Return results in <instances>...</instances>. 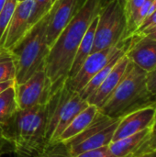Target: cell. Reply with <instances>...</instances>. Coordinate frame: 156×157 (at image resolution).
<instances>
[{"label":"cell","instance_id":"cell-3","mask_svg":"<svg viewBox=\"0 0 156 157\" xmlns=\"http://www.w3.org/2000/svg\"><path fill=\"white\" fill-rule=\"evenodd\" d=\"M147 72L131 61L120 84L99 109L110 118H121L137 109L156 105L146 85Z\"/></svg>","mask_w":156,"mask_h":157},{"label":"cell","instance_id":"cell-27","mask_svg":"<svg viewBox=\"0 0 156 157\" xmlns=\"http://www.w3.org/2000/svg\"><path fill=\"white\" fill-rule=\"evenodd\" d=\"M156 149V132L152 134L143 144L142 146L134 153V155L131 157H136L140 155H143L144 153L150 152L152 150H155Z\"/></svg>","mask_w":156,"mask_h":157},{"label":"cell","instance_id":"cell-11","mask_svg":"<svg viewBox=\"0 0 156 157\" xmlns=\"http://www.w3.org/2000/svg\"><path fill=\"white\" fill-rule=\"evenodd\" d=\"M34 9V0L17 2L8 26L0 40V48L10 49L31 28L30 18Z\"/></svg>","mask_w":156,"mask_h":157},{"label":"cell","instance_id":"cell-29","mask_svg":"<svg viewBox=\"0 0 156 157\" xmlns=\"http://www.w3.org/2000/svg\"><path fill=\"white\" fill-rule=\"evenodd\" d=\"M146 85L149 93L156 101V68L153 71L147 73Z\"/></svg>","mask_w":156,"mask_h":157},{"label":"cell","instance_id":"cell-10","mask_svg":"<svg viewBox=\"0 0 156 157\" xmlns=\"http://www.w3.org/2000/svg\"><path fill=\"white\" fill-rule=\"evenodd\" d=\"M86 0H56L50 9L46 30L47 43L51 49L60 33L74 17Z\"/></svg>","mask_w":156,"mask_h":157},{"label":"cell","instance_id":"cell-31","mask_svg":"<svg viewBox=\"0 0 156 157\" xmlns=\"http://www.w3.org/2000/svg\"><path fill=\"white\" fill-rule=\"evenodd\" d=\"M136 157H156V149L155 150H152L150 152H147V153H144V154L140 155Z\"/></svg>","mask_w":156,"mask_h":157},{"label":"cell","instance_id":"cell-7","mask_svg":"<svg viewBox=\"0 0 156 157\" xmlns=\"http://www.w3.org/2000/svg\"><path fill=\"white\" fill-rule=\"evenodd\" d=\"M120 120V118H110L98 111L85 131L65 144L70 154L76 157L82 153L108 146L112 142Z\"/></svg>","mask_w":156,"mask_h":157},{"label":"cell","instance_id":"cell-39","mask_svg":"<svg viewBox=\"0 0 156 157\" xmlns=\"http://www.w3.org/2000/svg\"><path fill=\"white\" fill-rule=\"evenodd\" d=\"M17 157H19V156H17Z\"/></svg>","mask_w":156,"mask_h":157},{"label":"cell","instance_id":"cell-18","mask_svg":"<svg viewBox=\"0 0 156 157\" xmlns=\"http://www.w3.org/2000/svg\"><path fill=\"white\" fill-rule=\"evenodd\" d=\"M14 86L0 94V129H6L18 110Z\"/></svg>","mask_w":156,"mask_h":157},{"label":"cell","instance_id":"cell-33","mask_svg":"<svg viewBox=\"0 0 156 157\" xmlns=\"http://www.w3.org/2000/svg\"><path fill=\"white\" fill-rule=\"evenodd\" d=\"M6 2V0H0V12H1L2 8L4 7V6H5Z\"/></svg>","mask_w":156,"mask_h":157},{"label":"cell","instance_id":"cell-32","mask_svg":"<svg viewBox=\"0 0 156 157\" xmlns=\"http://www.w3.org/2000/svg\"><path fill=\"white\" fill-rule=\"evenodd\" d=\"M151 132H152V134L155 133L156 132V115H155V119H154V121L153 123V126L151 127Z\"/></svg>","mask_w":156,"mask_h":157},{"label":"cell","instance_id":"cell-16","mask_svg":"<svg viewBox=\"0 0 156 157\" xmlns=\"http://www.w3.org/2000/svg\"><path fill=\"white\" fill-rule=\"evenodd\" d=\"M152 135L151 128L122 138L108 144V149L116 157H131L142 144Z\"/></svg>","mask_w":156,"mask_h":157},{"label":"cell","instance_id":"cell-9","mask_svg":"<svg viewBox=\"0 0 156 157\" xmlns=\"http://www.w3.org/2000/svg\"><path fill=\"white\" fill-rule=\"evenodd\" d=\"M18 109L45 105L52 96V85L44 69L38 71L22 84L14 86Z\"/></svg>","mask_w":156,"mask_h":157},{"label":"cell","instance_id":"cell-36","mask_svg":"<svg viewBox=\"0 0 156 157\" xmlns=\"http://www.w3.org/2000/svg\"><path fill=\"white\" fill-rule=\"evenodd\" d=\"M107 1H108V0H101V3H104V2H107ZM121 1H125V0H121Z\"/></svg>","mask_w":156,"mask_h":157},{"label":"cell","instance_id":"cell-26","mask_svg":"<svg viewBox=\"0 0 156 157\" xmlns=\"http://www.w3.org/2000/svg\"><path fill=\"white\" fill-rule=\"evenodd\" d=\"M13 153V145L6 129H0V157Z\"/></svg>","mask_w":156,"mask_h":157},{"label":"cell","instance_id":"cell-37","mask_svg":"<svg viewBox=\"0 0 156 157\" xmlns=\"http://www.w3.org/2000/svg\"><path fill=\"white\" fill-rule=\"evenodd\" d=\"M18 2H21V1H25V0H17Z\"/></svg>","mask_w":156,"mask_h":157},{"label":"cell","instance_id":"cell-6","mask_svg":"<svg viewBox=\"0 0 156 157\" xmlns=\"http://www.w3.org/2000/svg\"><path fill=\"white\" fill-rule=\"evenodd\" d=\"M95 32L92 52L111 47L127 37V21L124 2L108 0L101 3Z\"/></svg>","mask_w":156,"mask_h":157},{"label":"cell","instance_id":"cell-22","mask_svg":"<svg viewBox=\"0 0 156 157\" xmlns=\"http://www.w3.org/2000/svg\"><path fill=\"white\" fill-rule=\"evenodd\" d=\"M52 0H34V9L30 18L31 27L44 17L51 8Z\"/></svg>","mask_w":156,"mask_h":157},{"label":"cell","instance_id":"cell-19","mask_svg":"<svg viewBox=\"0 0 156 157\" xmlns=\"http://www.w3.org/2000/svg\"><path fill=\"white\" fill-rule=\"evenodd\" d=\"M128 49L127 50H124L122 51L121 52H120L116 57H114L105 67H103L96 75H94L91 80L83 87L82 90H80L78 93L79 95L81 96L82 98H84L85 100H86L98 87L99 86L102 84V82L105 80V78L108 76V75L110 73V71L113 69V67L115 66V64L117 63V62L127 52Z\"/></svg>","mask_w":156,"mask_h":157},{"label":"cell","instance_id":"cell-20","mask_svg":"<svg viewBox=\"0 0 156 157\" xmlns=\"http://www.w3.org/2000/svg\"><path fill=\"white\" fill-rule=\"evenodd\" d=\"M16 59L10 50L0 48V83L15 80Z\"/></svg>","mask_w":156,"mask_h":157},{"label":"cell","instance_id":"cell-21","mask_svg":"<svg viewBox=\"0 0 156 157\" xmlns=\"http://www.w3.org/2000/svg\"><path fill=\"white\" fill-rule=\"evenodd\" d=\"M17 2V0H6L4 7L0 12V40L8 26Z\"/></svg>","mask_w":156,"mask_h":157},{"label":"cell","instance_id":"cell-5","mask_svg":"<svg viewBox=\"0 0 156 157\" xmlns=\"http://www.w3.org/2000/svg\"><path fill=\"white\" fill-rule=\"evenodd\" d=\"M89 104L78 92L72 90L66 81L55 91L48 102L46 139L48 144H54L74 117Z\"/></svg>","mask_w":156,"mask_h":157},{"label":"cell","instance_id":"cell-30","mask_svg":"<svg viewBox=\"0 0 156 157\" xmlns=\"http://www.w3.org/2000/svg\"><path fill=\"white\" fill-rule=\"evenodd\" d=\"M15 85V80H9V81H6L3 83H0V94L5 91L6 89H7L10 86H13Z\"/></svg>","mask_w":156,"mask_h":157},{"label":"cell","instance_id":"cell-1","mask_svg":"<svg viewBox=\"0 0 156 157\" xmlns=\"http://www.w3.org/2000/svg\"><path fill=\"white\" fill-rule=\"evenodd\" d=\"M101 0H86L51 47L44 70L52 85V93L67 80L79 44L91 22L98 15Z\"/></svg>","mask_w":156,"mask_h":157},{"label":"cell","instance_id":"cell-35","mask_svg":"<svg viewBox=\"0 0 156 157\" xmlns=\"http://www.w3.org/2000/svg\"><path fill=\"white\" fill-rule=\"evenodd\" d=\"M153 32H156V27L155 28H154V29L150 31V33H153ZM150 33H149V34H150Z\"/></svg>","mask_w":156,"mask_h":157},{"label":"cell","instance_id":"cell-14","mask_svg":"<svg viewBox=\"0 0 156 157\" xmlns=\"http://www.w3.org/2000/svg\"><path fill=\"white\" fill-rule=\"evenodd\" d=\"M130 60L125 53L117 62L113 69L105 78V80L102 82L99 87L86 99L87 103L97 107L99 109L120 84V80L122 79L126 72Z\"/></svg>","mask_w":156,"mask_h":157},{"label":"cell","instance_id":"cell-38","mask_svg":"<svg viewBox=\"0 0 156 157\" xmlns=\"http://www.w3.org/2000/svg\"><path fill=\"white\" fill-rule=\"evenodd\" d=\"M54 1H56V0H52V4L54 3Z\"/></svg>","mask_w":156,"mask_h":157},{"label":"cell","instance_id":"cell-13","mask_svg":"<svg viewBox=\"0 0 156 157\" xmlns=\"http://www.w3.org/2000/svg\"><path fill=\"white\" fill-rule=\"evenodd\" d=\"M129 60L149 73L156 68V40L147 35L133 34V40L127 52Z\"/></svg>","mask_w":156,"mask_h":157},{"label":"cell","instance_id":"cell-34","mask_svg":"<svg viewBox=\"0 0 156 157\" xmlns=\"http://www.w3.org/2000/svg\"><path fill=\"white\" fill-rule=\"evenodd\" d=\"M147 36H149V37H151V38H153V39H155V40H156V32H153V33H150V34H148Z\"/></svg>","mask_w":156,"mask_h":157},{"label":"cell","instance_id":"cell-15","mask_svg":"<svg viewBox=\"0 0 156 157\" xmlns=\"http://www.w3.org/2000/svg\"><path fill=\"white\" fill-rule=\"evenodd\" d=\"M99 109L97 107L89 104L85 109H83L79 114L74 117V119L64 129V131L62 132V134L55 143L66 144L78 134H80L92 123Z\"/></svg>","mask_w":156,"mask_h":157},{"label":"cell","instance_id":"cell-8","mask_svg":"<svg viewBox=\"0 0 156 157\" xmlns=\"http://www.w3.org/2000/svg\"><path fill=\"white\" fill-rule=\"evenodd\" d=\"M132 40L133 35L122 40L114 46L90 53L79 72L73 78L66 80L68 86L75 92L82 90L83 87L91 80V78L103 67H105L114 57H116L122 51L129 49Z\"/></svg>","mask_w":156,"mask_h":157},{"label":"cell","instance_id":"cell-25","mask_svg":"<svg viewBox=\"0 0 156 157\" xmlns=\"http://www.w3.org/2000/svg\"><path fill=\"white\" fill-rule=\"evenodd\" d=\"M156 27V9L142 23L134 32L136 35H148L150 31Z\"/></svg>","mask_w":156,"mask_h":157},{"label":"cell","instance_id":"cell-23","mask_svg":"<svg viewBox=\"0 0 156 157\" xmlns=\"http://www.w3.org/2000/svg\"><path fill=\"white\" fill-rule=\"evenodd\" d=\"M39 157H74L69 152L67 145L63 143L48 144L45 151Z\"/></svg>","mask_w":156,"mask_h":157},{"label":"cell","instance_id":"cell-2","mask_svg":"<svg viewBox=\"0 0 156 157\" xmlns=\"http://www.w3.org/2000/svg\"><path fill=\"white\" fill-rule=\"evenodd\" d=\"M47 117L48 103L17 111L6 128L17 156L39 157L45 151Z\"/></svg>","mask_w":156,"mask_h":157},{"label":"cell","instance_id":"cell-28","mask_svg":"<svg viewBox=\"0 0 156 157\" xmlns=\"http://www.w3.org/2000/svg\"><path fill=\"white\" fill-rule=\"evenodd\" d=\"M76 157H116L114 156L111 152L108 149V146H104V147H100L97 149H94V150H90L85 153H82L80 155H78Z\"/></svg>","mask_w":156,"mask_h":157},{"label":"cell","instance_id":"cell-24","mask_svg":"<svg viewBox=\"0 0 156 157\" xmlns=\"http://www.w3.org/2000/svg\"><path fill=\"white\" fill-rule=\"evenodd\" d=\"M146 1L147 0H125L124 1V12H125V16H126L127 29L130 26V24L131 23L137 11Z\"/></svg>","mask_w":156,"mask_h":157},{"label":"cell","instance_id":"cell-12","mask_svg":"<svg viewBox=\"0 0 156 157\" xmlns=\"http://www.w3.org/2000/svg\"><path fill=\"white\" fill-rule=\"evenodd\" d=\"M156 115V105L132 111L120 118L114 132L112 142L133 135L153 126Z\"/></svg>","mask_w":156,"mask_h":157},{"label":"cell","instance_id":"cell-4","mask_svg":"<svg viewBox=\"0 0 156 157\" xmlns=\"http://www.w3.org/2000/svg\"><path fill=\"white\" fill-rule=\"evenodd\" d=\"M50 11L35 23L26 34L10 49L16 59L15 84H22L35 73L44 69L50 52L46 40V30Z\"/></svg>","mask_w":156,"mask_h":157},{"label":"cell","instance_id":"cell-17","mask_svg":"<svg viewBox=\"0 0 156 157\" xmlns=\"http://www.w3.org/2000/svg\"><path fill=\"white\" fill-rule=\"evenodd\" d=\"M97 19H98V16H97L94 18V20L91 22L88 29L86 30L84 38L82 39V41H81V43L79 44V46L77 48V51L75 52L74 61L72 63L71 69L69 71L67 80L73 78L79 72V70L83 66L84 63L86 62L87 57L90 55V53L92 52L93 44H94L95 32H96V29H97Z\"/></svg>","mask_w":156,"mask_h":157}]
</instances>
